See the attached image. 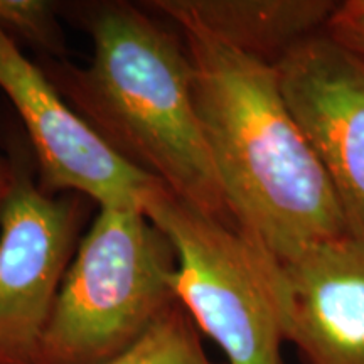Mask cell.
Returning <instances> with one entry per match:
<instances>
[{"label":"cell","instance_id":"obj_7","mask_svg":"<svg viewBox=\"0 0 364 364\" xmlns=\"http://www.w3.org/2000/svg\"><path fill=\"white\" fill-rule=\"evenodd\" d=\"M273 68L287 107L329 177L349 236L364 243V58L322 31Z\"/></svg>","mask_w":364,"mask_h":364},{"label":"cell","instance_id":"obj_8","mask_svg":"<svg viewBox=\"0 0 364 364\" xmlns=\"http://www.w3.org/2000/svg\"><path fill=\"white\" fill-rule=\"evenodd\" d=\"M268 263L302 364H364V243L344 236Z\"/></svg>","mask_w":364,"mask_h":364},{"label":"cell","instance_id":"obj_1","mask_svg":"<svg viewBox=\"0 0 364 364\" xmlns=\"http://www.w3.org/2000/svg\"><path fill=\"white\" fill-rule=\"evenodd\" d=\"M193 98L240 230L273 262L349 236L329 177L287 107L275 68L188 21L176 22Z\"/></svg>","mask_w":364,"mask_h":364},{"label":"cell","instance_id":"obj_9","mask_svg":"<svg viewBox=\"0 0 364 364\" xmlns=\"http://www.w3.org/2000/svg\"><path fill=\"white\" fill-rule=\"evenodd\" d=\"M339 2L331 0H154L142 6L188 21L231 48L275 66L290 49L322 33Z\"/></svg>","mask_w":364,"mask_h":364},{"label":"cell","instance_id":"obj_2","mask_svg":"<svg viewBox=\"0 0 364 364\" xmlns=\"http://www.w3.org/2000/svg\"><path fill=\"white\" fill-rule=\"evenodd\" d=\"M90 66L44 59L41 70L110 149L213 220L238 226L193 98V66L177 36L127 2L91 4Z\"/></svg>","mask_w":364,"mask_h":364},{"label":"cell","instance_id":"obj_12","mask_svg":"<svg viewBox=\"0 0 364 364\" xmlns=\"http://www.w3.org/2000/svg\"><path fill=\"white\" fill-rule=\"evenodd\" d=\"M324 31L336 43L364 58V0L339 2Z\"/></svg>","mask_w":364,"mask_h":364},{"label":"cell","instance_id":"obj_11","mask_svg":"<svg viewBox=\"0 0 364 364\" xmlns=\"http://www.w3.org/2000/svg\"><path fill=\"white\" fill-rule=\"evenodd\" d=\"M54 6L48 0H0V29L39 49L46 59H65V38Z\"/></svg>","mask_w":364,"mask_h":364},{"label":"cell","instance_id":"obj_4","mask_svg":"<svg viewBox=\"0 0 364 364\" xmlns=\"http://www.w3.org/2000/svg\"><path fill=\"white\" fill-rule=\"evenodd\" d=\"M142 211L177 253L172 289L230 364H282L284 321L267 255L236 226L213 220L164 184Z\"/></svg>","mask_w":364,"mask_h":364},{"label":"cell","instance_id":"obj_5","mask_svg":"<svg viewBox=\"0 0 364 364\" xmlns=\"http://www.w3.org/2000/svg\"><path fill=\"white\" fill-rule=\"evenodd\" d=\"M0 204V364H36L85 221V196L46 194L24 156Z\"/></svg>","mask_w":364,"mask_h":364},{"label":"cell","instance_id":"obj_3","mask_svg":"<svg viewBox=\"0 0 364 364\" xmlns=\"http://www.w3.org/2000/svg\"><path fill=\"white\" fill-rule=\"evenodd\" d=\"M174 245L140 208L103 206L63 277L36 364H105L176 302Z\"/></svg>","mask_w":364,"mask_h":364},{"label":"cell","instance_id":"obj_13","mask_svg":"<svg viewBox=\"0 0 364 364\" xmlns=\"http://www.w3.org/2000/svg\"><path fill=\"white\" fill-rule=\"evenodd\" d=\"M14 184V167L11 161L6 159H0V204L4 203V199L7 198V194L11 193Z\"/></svg>","mask_w":364,"mask_h":364},{"label":"cell","instance_id":"obj_6","mask_svg":"<svg viewBox=\"0 0 364 364\" xmlns=\"http://www.w3.org/2000/svg\"><path fill=\"white\" fill-rule=\"evenodd\" d=\"M0 88L22 118L46 194L76 193L103 206L144 208L161 182L125 162L63 98L39 65L0 29Z\"/></svg>","mask_w":364,"mask_h":364},{"label":"cell","instance_id":"obj_10","mask_svg":"<svg viewBox=\"0 0 364 364\" xmlns=\"http://www.w3.org/2000/svg\"><path fill=\"white\" fill-rule=\"evenodd\" d=\"M105 364H215L204 351L196 322L176 300L136 343Z\"/></svg>","mask_w":364,"mask_h":364}]
</instances>
